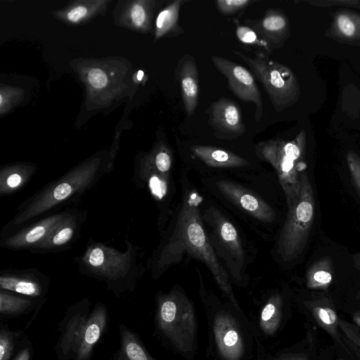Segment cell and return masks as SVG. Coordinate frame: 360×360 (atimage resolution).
Listing matches in <instances>:
<instances>
[{
	"mask_svg": "<svg viewBox=\"0 0 360 360\" xmlns=\"http://www.w3.org/2000/svg\"><path fill=\"white\" fill-rule=\"evenodd\" d=\"M143 76V71H141V70H140V71H139V72H138V74H137V79H138L139 80H141V79H142Z\"/></svg>",
	"mask_w": 360,
	"mask_h": 360,
	"instance_id": "f35d334b",
	"label": "cell"
},
{
	"mask_svg": "<svg viewBox=\"0 0 360 360\" xmlns=\"http://www.w3.org/2000/svg\"><path fill=\"white\" fill-rule=\"evenodd\" d=\"M204 184L221 200L252 219L264 224L275 221L276 212L271 205L243 184L217 174L205 176Z\"/></svg>",
	"mask_w": 360,
	"mask_h": 360,
	"instance_id": "52a82bcc",
	"label": "cell"
},
{
	"mask_svg": "<svg viewBox=\"0 0 360 360\" xmlns=\"http://www.w3.org/2000/svg\"><path fill=\"white\" fill-rule=\"evenodd\" d=\"M183 1L176 0L160 12L156 19V35L178 36L184 32L179 24V11Z\"/></svg>",
	"mask_w": 360,
	"mask_h": 360,
	"instance_id": "d6986e66",
	"label": "cell"
},
{
	"mask_svg": "<svg viewBox=\"0 0 360 360\" xmlns=\"http://www.w3.org/2000/svg\"><path fill=\"white\" fill-rule=\"evenodd\" d=\"M245 23L253 29L259 37L271 49L278 45L287 26L285 17L275 9H268L262 18L256 20L248 19Z\"/></svg>",
	"mask_w": 360,
	"mask_h": 360,
	"instance_id": "e0dca14e",
	"label": "cell"
},
{
	"mask_svg": "<svg viewBox=\"0 0 360 360\" xmlns=\"http://www.w3.org/2000/svg\"><path fill=\"white\" fill-rule=\"evenodd\" d=\"M127 246L128 250L123 253L104 244H88L77 262L80 271L108 283L140 275L144 269L141 263L137 264L139 248L130 243Z\"/></svg>",
	"mask_w": 360,
	"mask_h": 360,
	"instance_id": "5b68a950",
	"label": "cell"
},
{
	"mask_svg": "<svg viewBox=\"0 0 360 360\" xmlns=\"http://www.w3.org/2000/svg\"><path fill=\"white\" fill-rule=\"evenodd\" d=\"M30 174L27 171L23 172L17 168H11L1 171L0 174V194H9L18 188H21L28 181Z\"/></svg>",
	"mask_w": 360,
	"mask_h": 360,
	"instance_id": "44dd1931",
	"label": "cell"
},
{
	"mask_svg": "<svg viewBox=\"0 0 360 360\" xmlns=\"http://www.w3.org/2000/svg\"><path fill=\"white\" fill-rule=\"evenodd\" d=\"M39 271L37 269H27L21 272L2 273L0 276L1 290L15 292L24 295L37 297L43 290Z\"/></svg>",
	"mask_w": 360,
	"mask_h": 360,
	"instance_id": "2e32d148",
	"label": "cell"
},
{
	"mask_svg": "<svg viewBox=\"0 0 360 360\" xmlns=\"http://www.w3.org/2000/svg\"><path fill=\"white\" fill-rule=\"evenodd\" d=\"M84 219V214L71 213L33 250L38 251L57 250L68 245L78 233Z\"/></svg>",
	"mask_w": 360,
	"mask_h": 360,
	"instance_id": "ac0fdd59",
	"label": "cell"
},
{
	"mask_svg": "<svg viewBox=\"0 0 360 360\" xmlns=\"http://www.w3.org/2000/svg\"><path fill=\"white\" fill-rule=\"evenodd\" d=\"M211 60L215 68L226 77L232 93L242 101L255 104V118L259 121L263 115V103L252 73L244 67L222 56L213 55Z\"/></svg>",
	"mask_w": 360,
	"mask_h": 360,
	"instance_id": "8fae6325",
	"label": "cell"
},
{
	"mask_svg": "<svg viewBox=\"0 0 360 360\" xmlns=\"http://www.w3.org/2000/svg\"><path fill=\"white\" fill-rule=\"evenodd\" d=\"M233 52L252 70L274 108L280 110L287 101L292 85V77L288 69L271 60L269 55L261 50H256L254 57L236 50Z\"/></svg>",
	"mask_w": 360,
	"mask_h": 360,
	"instance_id": "ba28073f",
	"label": "cell"
},
{
	"mask_svg": "<svg viewBox=\"0 0 360 360\" xmlns=\"http://www.w3.org/2000/svg\"><path fill=\"white\" fill-rule=\"evenodd\" d=\"M86 8L83 6H78L71 10L68 18L72 22H77L86 14Z\"/></svg>",
	"mask_w": 360,
	"mask_h": 360,
	"instance_id": "d6a6232c",
	"label": "cell"
},
{
	"mask_svg": "<svg viewBox=\"0 0 360 360\" xmlns=\"http://www.w3.org/2000/svg\"><path fill=\"white\" fill-rule=\"evenodd\" d=\"M175 79L181 87L183 103L189 117L194 114L200 94L199 74L194 56L185 54L178 60Z\"/></svg>",
	"mask_w": 360,
	"mask_h": 360,
	"instance_id": "5bb4252c",
	"label": "cell"
},
{
	"mask_svg": "<svg viewBox=\"0 0 360 360\" xmlns=\"http://www.w3.org/2000/svg\"><path fill=\"white\" fill-rule=\"evenodd\" d=\"M238 340V337L236 332L229 330L224 336L223 342L226 347H231L236 345Z\"/></svg>",
	"mask_w": 360,
	"mask_h": 360,
	"instance_id": "836d02e7",
	"label": "cell"
},
{
	"mask_svg": "<svg viewBox=\"0 0 360 360\" xmlns=\"http://www.w3.org/2000/svg\"><path fill=\"white\" fill-rule=\"evenodd\" d=\"M70 213L71 212H63L43 218L8 236L1 243V246L11 249L29 248L33 250L46 239Z\"/></svg>",
	"mask_w": 360,
	"mask_h": 360,
	"instance_id": "4fadbf2b",
	"label": "cell"
},
{
	"mask_svg": "<svg viewBox=\"0 0 360 360\" xmlns=\"http://www.w3.org/2000/svg\"><path fill=\"white\" fill-rule=\"evenodd\" d=\"M278 143L282 150L288 156H289L295 161L303 162L299 161V159L301 155V150L297 145L292 142L283 143L281 141H278Z\"/></svg>",
	"mask_w": 360,
	"mask_h": 360,
	"instance_id": "f546056e",
	"label": "cell"
},
{
	"mask_svg": "<svg viewBox=\"0 0 360 360\" xmlns=\"http://www.w3.org/2000/svg\"><path fill=\"white\" fill-rule=\"evenodd\" d=\"M89 80L91 84L96 89L104 87L108 82L104 72L98 68H93L89 71Z\"/></svg>",
	"mask_w": 360,
	"mask_h": 360,
	"instance_id": "f1b7e54d",
	"label": "cell"
},
{
	"mask_svg": "<svg viewBox=\"0 0 360 360\" xmlns=\"http://www.w3.org/2000/svg\"><path fill=\"white\" fill-rule=\"evenodd\" d=\"M338 24L341 31L347 36H352L354 32V25L352 22L346 16L340 15Z\"/></svg>",
	"mask_w": 360,
	"mask_h": 360,
	"instance_id": "1f68e13d",
	"label": "cell"
},
{
	"mask_svg": "<svg viewBox=\"0 0 360 360\" xmlns=\"http://www.w3.org/2000/svg\"><path fill=\"white\" fill-rule=\"evenodd\" d=\"M275 306L272 303L268 304L263 309L262 319L264 321L269 320L275 312Z\"/></svg>",
	"mask_w": 360,
	"mask_h": 360,
	"instance_id": "e575fe53",
	"label": "cell"
},
{
	"mask_svg": "<svg viewBox=\"0 0 360 360\" xmlns=\"http://www.w3.org/2000/svg\"><path fill=\"white\" fill-rule=\"evenodd\" d=\"M315 215L314 192L308 175L301 176V187L295 202L288 207L287 216L274 248V255L283 264L295 261L304 250Z\"/></svg>",
	"mask_w": 360,
	"mask_h": 360,
	"instance_id": "3957f363",
	"label": "cell"
},
{
	"mask_svg": "<svg viewBox=\"0 0 360 360\" xmlns=\"http://www.w3.org/2000/svg\"><path fill=\"white\" fill-rule=\"evenodd\" d=\"M131 18L134 23L137 27H141L146 19V13L143 7L141 5H134L131 9Z\"/></svg>",
	"mask_w": 360,
	"mask_h": 360,
	"instance_id": "4dcf8cb0",
	"label": "cell"
},
{
	"mask_svg": "<svg viewBox=\"0 0 360 360\" xmlns=\"http://www.w3.org/2000/svg\"><path fill=\"white\" fill-rule=\"evenodd\" d=\"M181 200L174 210L162 240L151 257L153 274L160 276L184 256L202 262L217 282L230 290L228 271L218 258L210 241L200 212L202 196L190 182L188 174H181Z\"/></svg>",
	"mask_w": 360,
	"mask_h": 360,
	"instance_id": "6da1fadb",
	"label": "cell"
},
{
	"mask_svg": "<svg viewBox=\"0 0 360 360\" xmlns=\"http://www.w3.org/2000/svg\"><path fill=\"white\" fill-rule=\"evenodd\" d=\"M103 175L101 168L96 162L73 169L26 200L18 208L19 212L10 222L11 226L23 224L63 202L82 194L95 185Z\"/></svg>",
	"mask_w": 360,
	"mask_h": 360,
	"instance_id": "7a4b0ae2",
	"label": "cell"
},
{
	"mask_svg": "<svg viewBox=\"0 0 360 360\" xmlns=\"http://www.w3.org/2000/svg\"><path fill=\"white\" fill-rule=\"evenodd\" d=\"M106 321V309L101 304L89 315L84 311L72 316L65 323L60 338L61 354L74 357V360H87Z\"/></svg>",
	"mask_w": 360,
	"mask_h": 360,
	"instance_id": "8992f818",
	"label": "cell"
},
{
	"mask_svg": "<svg viewBox=\"0 0 360 360\" xmlns=\"http://www.w3.org/2000/svg\"><path fill=\"white\" fill-rule=\"evenodd\" d=\"M347 163L353 184L360 196V158L354 154H349Z\"/></svg>",
	"mask_w": 360,
	"mask_h": 360,
	"instance_id": "484cf974",
	"label": "cell"
},
{
	"mask_svg": "<svg viewBox=\"0 0 360 360\" xmlns=\"http://www.w3.org/2000/svg\"><path fill=\"white\" fill-rule=\"evenodd\" d=\"M200 205V212L212 247L231 275L239 280L250 262V250L232 221L217 206Z\"/></svg>",
	"mask_w": 360,
	"mask_h": 360,
	"instance_id": "277c9868",
	"label": "cell"
},
{
	"mask_svg": "<svg viewBox=\"0 0 360 360\" xmlns=\"http://www.w3.org/2000/svg\"><path fill=\"white\" fill-rule=\"evenodd\" d=\"M207 112L208 123L216 138L232 141L245 132L240 109L233 100L220 98L210 104Z\"/></svg>",
	"mask_w": 360,
	"mask_h": 360,
	"instance_id": "7c38bea8",
	"label": "cell"
},
{
	"mask_svg": "<svg viewBox=\"0 0 360 360\" xmlns=\"http://www.w3.org/2000/svg\"><path fill=\"white\" fill-rule=\"evenodd\" d=\"M32 304L31 300L15 296L1 290L0 313L4 315H18L28 309Z\"/></svg>",
	"mask_w": 360,
	"mask_h": 360,
	"instance_id": "7402d4cb",
	"label": "cell"
},
{
	"mask_svg": "<svg viewBox=\"0 0 360 360\" xmlns=\"http://www.w3.org/2000/svg\"><path fill=\"white\" fill-rule=\"evenodd\" d=\"M192 156L212 170H241L250 167V162L232 151L212 146L192 145Z\"/></svg>",
	"mask_w": 360,
	"mask_h": 360,
	"instance_id": "9a60e30c",
	"label": "cell"
},
{
	"mask_svg": "<svg viewBox=\"0 0 360 360\" xmlns=\"http://www.w3.org/2000/svg\"><path fill=\"white\" fill-rule=\"evenodd\" d=\"M354 263L356 267L360 270V253L356 254L353 256Z\"/></svg>",
	"mask_w": 360,
	"mask_h": 360,
	"instance_id": "8d00e7d4",
	"label": "cell"
},
{
	"mask_svg": "<svg viewBox=\"0 0 360 360\" xmlns=\"http://www.w3.org/2000/svg\"><path fill=\"white\" fill-rule=\"evenodd\" d=\"M238 39L244 45L254 46L270 56L271 49L261 39L253 29L248 25H238L236 29Z\"/></svg>",
	"mask_w": 360,
	"mask_h": 360,
	"instance_id": "603a6c76",
	"label": "cell"
},
{
	"mask_svg": "<svg viewBox=\"0 0 360 360\" xmlns=\"http://www.w3.org/2000/svg\"><path fill=\"white\" fill-rule=\"evenodd\" d=\"M306 278L309 288H326L333 280V268L330 258L323 257L313 263L307 269Z\"/></svg>",
	"mask_w": 360,
	"mask_h": 360,
	"instance_id": "ffe728a7",
	"label": "cell"
},
{
	"mask_svg": "<svg viewBox=\"0 0 360 360\" xmlns=\"http://www.w3.org/2000/svg\"><path fill=\"white\" fill-rule=\"evenodd\" d=\"M30 352L29 348L20 350L14 360H30Z\"/></svg>",
	"mask_w": 360,
	"mask_h": 360,
	"instance_id": "d590c367",
	"label": "cell"
},
{
	"mask_svg": "<svg viewBox=\"0 0 360 360\" xmlns=\"http://www.w3.org/2000/svg\"><path fill=\"white\" fill-rule=\"evenodd\" d=\"M339 360H343V359H339Z\"/></svg>",
	"mask_w": 360,
	"mask_h": 360,
	"instance_id": "ab89813d",
	"label": "cell"
},
{
	"mask_svg": "<svg viewBox=\"0 0 360 360\" xmlns=\"http://www.w3.org/2000/svg\"><path fill=\"white\" fill-rule=\"evenodd\" d=\"M14 349L13 336L6 328L0 331V360H9Z\"/></svg>",
	"mask_w": 360,
	"mask_h": 360,
	"instance_id": "d4e9b609",
	"label": "cell"
},
{
	"mask_svg": "<svg viewBox=\"0 0 360 360\" xmlns=\"http://www.w3.org/2000/svg\"><path fill=\"white\" fill-rule=\"evenodd\" d=\"M176 312V306L174 302L167 300L162 302L160 307V316L164 322H172L175 318Z\"/></svg>",
	"mask_w": 360,
	"mask_h": 360,
	"instance_id": "83f0119b",
	"label": "cell"
},
{
	"mask_svg": "<svg viewBox=\"0 0 360 360\" xmlns=\"http://www.w3.org/2000/svg\"><path fill=\"white\" fill-rule=\"evenodd\" d=\"M215 6L222 14L231 15L239 12L248 7L254 1L251 0H217Z\"/></svg>",
	"mask_w": 360,
	"mask_h": 360,
	"instance_id": "cb8c5ba5",
	"label": "cell"
},
{
	"mask_svg": "<svg viewBox=\"0 0 360 360\" xmlns=\"http://www.w3.org/2000/svg\"><path fill=\"white\" fill-rule=\"evenodd\" d=\"M136 182L142 186H146L160 210L158 227L162 236L167 223L174 211L172 202L176 194V187L172 173H163L158 171L146 162L139 174H134Z\"/></svg>",
	"mask_w": 360,
	"mask_h": 360,
	"instance_id": "30bf717a",
	"label": "cell"
},
{
	"mask_svg": "<svg viewBox=\"0 0 360 360\" xmlns=\"http://www.w3.org/2000/svg\"><path fill=\"white\" fill-rule=\"evenodd\" d=\"M354 320L360 326V314H355L354 316Z\"/></svg>",
	"mask_w": 360,
	"mask_h": 360,
	"instance_id": "74e56055",
	"label": "cell"
},
{
	"mask_svg": "<svg viewBox=\"0 0 360 360\" xmlns=\"http://www.w3.org/2000/svg\"><path fill=\"white\" fill-rule=\"evenodd\" d=\"M255 154L275 169L286 198L287 207L292 205L300 191L301 176L306 167L305 164L288 156L278 140L258 143L255 146Z\"/></svg>",
	"mask_w": 360,
	"mask_h": 360,
	"instance_id": "9c48e42d",
	"label": "cell"
},
{
	"mask_svg": "<svg viewBox=\"0 0 360 360\" xmlns=\"http://www.w3.org/2000/svg\"><path fill=\"white\" fill-rule=\"evenodd\" d=\"M313 312L324 326L332 327L337 321V315L330 308L316 307L313 309Z\"/></svg>",
	"mask_w": 360,
	"mask_h": 360,
	"instance_id": "4316f807",
	"label": "cell"
}]
</instances>
